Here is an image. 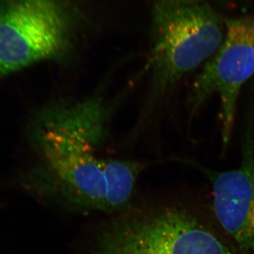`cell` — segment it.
<instances>
[{
    "label": "cell",
    "instance_id": "1",
    "mask_svg": "<svg viewBox=\"0 0 254 254\" xmlns=\"http://www.w3.org/2000/svg\"><path fill=\"white\" fill-rule=\"evenodd\" d=\"M110 111L102 97L54 107L43 113L37 129L44 170L41 176L67 187L86 186L103 173L98 150L108 133Z\"/></svg>",
    "mask_w": 254,
    "mask_h": 254
},
{
    "label": "cell",
    "instance_id": "2",
    "mask_svg": "<svg viewBox=\"0 0 254 254\" xmlns=\"http://www.w3.org/2000/svg\"><path fill=\"white\" fill-rule=\"evenodd\" d=\"M145 109L152 110L189 73L203 66L221 46L225 30L208 7L155 0Z\"/></svg>",
    "mask_w": 254,
    "mask_h": 254
},
{
    "label": "cell",
    "instance_id": "3",
    "mask_svg": "<svg viewBox=\"0 0 254 254\" xmlns=\"http://www.w3.org/2000/svg\"><path fill=\"white\" fill-rule=\"evenodd\" d=\"M78 0H0V78L71 49L83 10Z\"/></svg>",
    "mask_w": 254,
    "mask_h": 254
},
{
    "label": "cell",
    "instance_id": "4",
    "mask_svg": "<svg viewBox=\"0 0 254 254\" xmlns=\"http://www.w3.org/2000/svg\"><path fill=\"white\" fill-rule=\"evenodd\" d=\"M92 254H233L193 214L176 207L133 214L112 224Z\"/></svg>",
    "mask_w": 254,
    "mask_h": 254
},
{
    "label": "cell",
    "instance_id": "5",
    "mask_svg": "<svg viewBox=\"0 0 254 254\" xmlns=\"http://www.w3.org/2000/svg\"><path fill=\"white\" fill-rule=\"evenodd\" d=\"M225 28L221 46L195 76L187 99L193 119L209 99L218 97L223 151L233 135L241 91L254 74V16L230 20Z\"/></svg>",
    "mask_w": 254,
    "mask_h": 254
},
{
    "label": "cell",
    "instance_id": "6",
    "mask_svg": "<svg viewBox=\"0 0 254 254\" xmlns=\"http://www.w3.org/2000/svg\"><path fill=\"white\" fill-rule=\"evenodd\" d=\"M199 169L211 184L212 206L222 230L244 254H254V107L246 118L241 136V161L233 170Z\"/></svg>",
    "mask_w": 254,
    "mask_h": 254
},
{
    "label": "cell",
    "instance_id": "7",
    "mask_svg": "<svg viewBox=\"0 0 254 254\" xmlns=\"http://www.w3.org/2000/svg\"><path fill=\"white\" fill-rule=\"evenodd\" d=\"M158 1H163V2L170 4L185 5L195 4L196 0H158Z\"/></svg>",
    "mask_w": 254,
    "mask_h": 254
}]
</instances>
